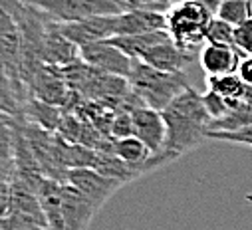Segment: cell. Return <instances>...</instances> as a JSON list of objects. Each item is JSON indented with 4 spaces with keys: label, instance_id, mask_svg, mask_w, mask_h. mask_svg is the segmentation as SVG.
<instances>
[{
    "label": "cell",
    "instance_id": "obj_19",
    "mask_svg": "<svg viewBox=\"0 0 252 230\" xmlns=\"http://www.w3.org/2000/svg\"><path fill=\"white\" fill-rule=\"evenodd\" d=\"M234 46L242 56H252V18L234 28Z\"/></svg>",
    "mask_w": 252,
    "mask_h": 230
},
{
    "label": "cell",
    "instance_id": "obj_1",
    "mask_svg": "<svg viewBox=\"0 0 252 230\" xmlns=\"http://www.w3.org/2000/svg\"><path fill=\"white\" fill-rule=\"evenodd\" d=\"M163 119L167 125V139L163 153L173 161L181 155L193 151L205 139H209L211 131V113L205 105L203 95L189 86L183 93H179L163 111Z\"/></svg>",
    "mask_w": 252,
    "mask_h": 230
},
{
    "label": "cell",
    "instance_id": "obj_15",
    "mask_svg": "<svg viewBox=\"0 0 252 230\" xmlns=\"http://www.w3.org/2000/svg\"><path fill=\"white\" fill-rule=\"evenodd\" d=\"M217 18L232 24L234 28L252 18V0H220Z\"/></svg>",
    "mask_w": 252,
    "mask_h": 230
},
{
    "label": "cell",
    "instance_id": "obj_18",
    "mask_svg": "<svg viewBox=\"0 0 252 230\" xmlns=\"http://www.w3.org/2000/svg\"><path fill=\"white\" fill-rule=\"evenodd\" d=\"M133 117H131V109L117 113L111 119V137L113 139H125V137H133Z\"/></svg>",
    "mask_w": 252,
    "mask_h": 230
},
{
    "label": "cell",
    "instance_id": "obj_9",
    "mask_svg": "<svg viewBox=\"0 0 252 230\" xmlns=\"http://www.w3.org/2000/svg\"><path fill=\"white\" fill-rule=\"evenodd\" d=\"M115 16H94L88 20L80 22H68V24H60V30L70 42H74L78 48L94 42H103L115 38Z\"/></svg>",
    "mask_w": 252,
    "mask_h": 230
},
{
    "label": "cell",
    "instance_id": "obj_21",
    "mask_svg": "<svg viewBox=\"0 0 252 230\" xmlns=\"http://www.w3.org/2000/svg\"><path fill=\"white\" fill-rule=\"evenodd\" d=\"M236 74L246 86H252V56H242Z\"/></svg>",
    "mask_w": 252,
    "mask_h": 230
},
{
    "label": "cell",
    "instance_id": "obj_8",
    "mask_svg": "<svg viewBox=\"0 0 252 230\" xmlns=\"http://www.w3.org/2000/svg\"><path fill=\"white\" fill-rule=\"evenodd\" d=\"M199 54L187 52L183 48H179L173 40H165L157 46H153L145 56H143V64L161 70V72H169V74H183L187 76V70L193 66V62L197 60Z\"/></svg>",
    "mask_w": 252,
    "mask_h": 230
},
{
    "label": "cell",
    "instance_id": "obj_10",
    "mask_svg": "<svg viewBox=\"0 0 252 230\" xmlns=\"http://www.w3.org/2000/svg\"><path fill=\"white\" fill-rule=\"evenodd\" d=\"M97 208L99 206L74 185L68 183L62 187V214H64L66 230H86Z\"/></svg>",
    "mask_w": 252,
    "mask_h": 230
},
{
    "label": "cell",
    "instance_id": "obj_6",
    "mask_svg": "<svg viewBox=\"0 0 252 230\" xmlns=\"http://www.w3.org/2000/svg\"><path fill=\"white\" fill-rule=\"evenodd\" d=\"M131 117H133V133L137 139H141L151 155L161 161V165L171 163L173 159L169 155L163 153L165 149V139H167V125L161 111L145 107V105H137L131 109Z\"/></svg>",
    "mask_w": 252,
    "mask_h": 230
},
{
    "label": "cell",
    "instance_id": "obj_4",
    "mask_svg": "<svg viewBox=\"0 0 252 230\" xmlns=\"http://www.w3.org/2000/svg\"><path fill=\"white\" fill-rule=\"evenodd\" d=\"M20 2L42 10L60 24L123 12L119 0H20Z\"/></svg>",
    "mask_w": 252,
    "mask_h": 230
},
{
    "label": "cell",
    "instance_id": "obj_2",
    "mask_svg": "<svg viewBox=\"0 0 252 230\" xmlns=\"http://www.w3.org/2000/svg\"><path fill=\"white\" fill-rule=\"evenodd\" d=\"M220 0H181L167 12V30L173 42L193 54L207 44V28L217 16Z\"/></svg>",
    "mask_w": 252,
    "mask_h": 230
},
{
    "label": "cell",
    "instance_id": "obj_11",
    "mask_svg": "<svg viewBox=\"0 0 252 230\" xmlns=\"http://www.w3.org/2000/svg\"><path fill=\"white\" fill-rule=\"evenodd\" d=\"M242 54L234 46H215L205 44V48L199 54V64L207 78L213 76H228L236 74L240 66Z\"/></svg>",
    "mask_w": 252,
    "mask_h": 230
},
{
    "label": "cell",
    "instance_id": "obj_20",
    "mask_svg": "<svg viewBox=\"0 0 252 230\" xmlns=\"http://www.w3.org/2000/svg\"><path fill=\"white\" fill-rule=\"evenodd\" d=\"M2 230H48V226L18 218V216H4L2 218Z\"/></svg>",
    "mask_w": 252,
    "mask_h": 230
},
{
    "label": "cell",
    "instance_id": "obj_3",
    "mask_svg": "<svg viewBox=\"0 0 252 230\" xmlns=\"http://www.w3.org/2000/svg\"><path fill=\"white\" fill-rule=\"evenodd\" d=\"M129 91L141 101V105L163 111L179 93L189 87V80L183 74H169L155 70L135 60L133 72L127 78Z\"/></svg>",
    "mask_w": 252,
    "mask_h": 230
},
{
    "label": "cell",
    "instance_id": "obj_5",
    "mask_svg": "<svg viewBox=\"0 0 252 230\" xmlns=\"http://www.w3.org/2000/svg\"><path fill=\"white\" fill-rule=\"evenodd\" d=\"M80 58L84 64L92 66L94 70L101 74H109V76H117L125 80L131 76L133 66H135V60H131L127 54H123L109 40L80 46Z\"/></svg>",
    "mask_w": 252,
    "mask_h": 230
},
{
    "label": "cell",
    "instance_id": "obj_17",
    "mask_svg": "<svg viewBox=\"0 0 252 230\" xmlns=\"http://www.w3.org/2000/svg\"><path fill=\"white\" fill-rule=\"evenodd\" d=\"M177 0H119V6L123 12L127 10H151V12H163L167 14Z\"/></svg>",
    "mask_w": 252,
    "mask_h": 230
},
{
    "label": "cell",
    "instance_id": "obj_14",
    "mask_svg": "<svg viewBox=\"0 0 252 230\" xmlns=\"http://www.w3.org/2000/svg\"><path fill=\"white\" fill-rule=\"evenodd\" d=\"M207 84H209V91L224 99H240L246 91V84L238 78V74L213 76V78H207Z\"/></svg>",
    "mask_w": 252,
    "mask_h": 230
},
{
    "label": "cell",
    "instance_id": "obj_13",
    "mask_svg": "<svg viewBox=\"0 0 252 230\" xmlns=\"http://www.w3.org/2000/svg\"><path fill=\"white\" fill-rule=\"evenodd\" d=\"M165 40H173L169 30H157V32L139 34V36H117V38H111L109 42L113 46H117L123 54H127L131 60H143V56L153 46H157Z\"/></svg>",
    "mask_w": 252,
    "mask_h": 230
},
{
    "label": "cell",
    "instance_id": "obj_16",
    "mask_svg": "<svg viewBox=\"0 0 252 230\" xmlns=\"http://www.w3.org/2000/svg\"><path fill=\"white\" fill-rule=\"evenodd\" d=\"M207 44H215V46H234V26L220 20V18H213L209 28H207ZM236 48V46H234Z\"/></svg>",
    "mask_w": 252,
    "mask_h": 230
},
{
    "label": "cell",
    "instance_id": "obj_7",
    "mask_svg": "<svg viewBox=\"0 0 252 230\" xmlns=\"http://www.w3.org/2000/svg\"><path fill=\"white\" fill-rule=\"evenodd\" d=\"M68 183L74 185L78 191H82L88 199H92L97 206H101L117 189L123 187L121 181L111 179L103 172L92 169V167H80L68 171Z\"/></svg>",
    "mask_w": 252,
    "mask_h": 230
},
{
    "label": "cell",
    "instance_id": "obj_12",
    "mask_svg": "<svg viewBox=\"0 0 252 230\" xmlns=\"http://www.w3.org/2000/svg\"><path fill=\"white\" fill-rule=\"evenodd\" d=\"M157 30H167V14L151 10H127L115 16V38L117 36H139Z\"/></svg>",
    "mask_w": 252,
    "mask_h": 230
}]
</instances>
